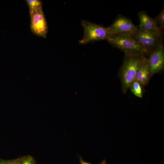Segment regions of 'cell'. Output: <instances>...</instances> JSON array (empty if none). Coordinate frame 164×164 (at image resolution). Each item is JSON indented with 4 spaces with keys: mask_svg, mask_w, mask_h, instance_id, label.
Returning <instances> with one entry per match:
<instances>
[{
    "mask_svg": "<svg viewBox=\"0 0 164 164\" xmlns=\"http://www.w3.org/2000/svg\"><path fill=\"white\" fill-rule=\"evenodd\" d=\"M138 26L132 20L124 16L119 15L110 26L107 27L111 36L128 35L132 36Z\"/></svg>",
    "mask_w": 164,
    "mask_h": 164,
    "instance_id": "obj_4",
    "label": "cell"
},
{
    "mask_svg": "<svg viewBox=\"0 0 164 164\" xmlns=\"http://www.w3.org/2000/svg\"><path fill=\"white\" fill-rule=\"evenodd\" d=\"M150 79L147 58L142 57L137 71L134 80L138 81L143 87L146 86Z\"/></svg>",
    "mask_w": 164,
    "mask_h": 164,
    "instance_id": "obj_9",
    "label": "cell"
},
{
    "mask_svg": "<svg viewBox=\"0 0 164 164\" xmlns=\"http://www.w3.org/2000/svg\"><path fill=\"white\" fill-rule=\"evenodd\" d=\"M140 24L138 26L145 31L162 34V30L157 25L154 18L150 17L145 11H141L138 13Z\"/></svg>",
    "mask_w": 164,
    "mask_h": 164,
    "instance_id": "obj_8",
    "label": "cell"
},
{
    "mask_svg": "<svg viewBox=\"0 0 164 164\" xmlns=\"http://www.w3.org/2000/svg\"><path fill=\"white\" fill-rule=\"evenodd\" d=\"M143 87L137 80H134L131 84L129 88L136 97L142 98L143 95Z\"/></svg>",
    "mask_w": 164,
    "mask_h": 164,
    "instance_id": "obj_10",
    "label": "cell"
},
{
    "mask_svg": "<svg viewBox=\"0 0 164 164\" xmlns=\"http://www.w3.org/2000/svg\"><path fill=\"white\" fill-rule=\"evenodd\" d=\"M107 40L110 44L122 51L125 55H145L148 53L143 47L130 36H111Z\"/></svg>",
    "mask_w": 164,
    "mask_h": 164,
    "instance_id": "obj_2",
    "label": "cell"
},
{
    "mask_svg": "<svg viewBox=\"0 0 164 164\" xmlns=\"http://www.w3.org/2000/svg\"><path fill=\"white\" fill-rule=\"evenodd\" d=\"M81 24L84 30L83 38L79 40L80 44L106 40L110 36L107 27L83 20Z\"/></svg>",
    "mask_w": 164,
    "mask_h": 164,
    "instance_id": "obj_3",
    "label": "cell"
},
{
    "mask_svg": "<svg viewBox=\"0 0 164 164\" xmlns=\"http://www.w3.org/2000/svg\"><path fill=\"white\" fill-rule=\"evenodd\" d=\"M79 160L80 164H92L90 162H87L84 160L82 157L80 156H79ZM107 162L105 160H103L99 164H106Z\"/></svg>",
    "mask_w": 164,
    "mask_h": 164,
    "instance_id": "obj_15",
    "label": "cell"
},
{
    "mask_svg": "<svg viewBox=\"0 0 164 164\" xmlns=\"http://www.w3.org/2000/svg\"><path fill=\"white\" fill-rule=\"evenodd\" d=\"M154 19L158 27L162 30L164 28V7L159 14Z\"/></svg>",
    "mask_w": 164,
    "mask_h": 164,
    "instance_id": "obj_11",
    "label": "cell"
},
{
    "mask_svg": "<svg viewBox=\"0 0 164 164\" xmlns=\"http://www.w3.org/2000/svg\"><path fill=\"white\" fill-rule=\"evenodd\" d=\"M162 34L148 32L138 27L131 36L140 44L148 51L154 50L161 42Z\"/></svg>",
    "mask_w": 164,
    "mask_h": 164,
    "instance_id": "obj_6",
    "label": "cell"
},
{
    "mask_svg": "<svg viewBox=\"0 0 164 164\" xmlns=\"http://www.w3.org/2000/svg\"><path fill=\"white\" fill-rule=\"evenodd\" d=\"M29 12L31 31L36 36L46 38L48 32V27L42 6Z\"/></svg>",
    "mask_w": 164,
    "mask_h": 164,
    "instance_id": "obj_5",
    "label": "cell"
},
{
    "mask_svg": "<svg viewBox=\"0 0 164 164\" xmlns=\"http://www.w3.org/2000/svg\"><path fill=\"white\" fill-rule=\"evenodd\" d=\"M18 164H36V162L32 156L28 155L19 158Z\"/></svg>",
    "mask_w": 164,
    "mask_h": 164,
    "instance_id": "obj_12",
    "label": "cell"
},
{
    "mask_svg": "<svg viewBox=\"0 0 164 164\" xmlns=\"http://www.w3.org/2000/svg\"><path fill=\"white\" fill-rule=\"evenodd\" d=\"M26 2L28 6L29 12L42 6V2L39 0H26Z\"/></svg>",
    "mask_w": 164,
    "mask_h": 164,
    "instance_id": "obj_13",
    "label": "cell"
},
{
    "mask_svg": "<svg viewBox=\"0 0 164 164\" xmlns=\"http://www.w3.org/2000/svg\"><path fill=\"white\" fill-rule=\"evenodd\" d=\"M145 54L134 56L125 55L119 72L121 83V90L125 94L131 83L134 80L136 74L141 60Z\"/></svg>",
    "mask_w": 164,
    "mask_h": 164,
    "instance_id": "obj_1",
    "label": "cell"
},
{
    "mask_svg": "<svg viewBox=\"0 0 164 164\" xmlns=\"http://www.w3.org/2000/svg\"><path fill=\"white\" fill-rule=\"evenodd\" d=\"M164 50L163 45L161 42L151 53L149 58H147L150 78L164 69Z\"/></svg>",
    "mask_w": 164,
    "mask_h": 164,
    "instance_id": "obj_7",
    "label": "cell"
},
{
    "mask_svg": "<svg viewBox=\"0 0 164 164\" xmlns=\"http://www.w3.org/2000/svg\"><path fill=\"white\" fill-rule=\"evenodd\" d=\"M19 158L11 160L0 159V164H18Z\"/></svg>",
    "mask_w": 164,
    "mask_h": 164,
    "instance_id": "obj_14",
    "label": "cell"
}]
</instances>
